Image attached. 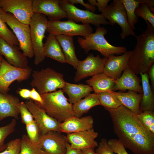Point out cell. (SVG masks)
I'll use <instances>...</instances> for the list:
<instances>
[{
    "label": "cell",
    "instance_id": "obj_1",
    "mask_svg": "<svg viewBox=\"0 0 154 154\" xmlns=\"http://www.w3.org/2000/svg\"><path fill=\"white\" fill-rule=\"evenodd\" d=\"M104 108L110 115L115 134L125 148L134 154H154V134L143 125L136 114L122 105Z\"/></svg>",
    "mask_w": 154,
    "mask_h": 154
},
{
    "label": "cell",
    "instance_id": "obj_2",
    "mask_svg": "<svg viewBox=\"0 0 154 154\" xmlns=\"http://www.w3.org/2000/svg\"><path fill=\"white\" fill-rule=\"evenodd\" d=\"M146 22V29L135 37L136 44L128 62V67L136 75L148 74L154 64V27Z\"/></svg>",
    "mask_w": 154,
    "mask_h": 154
},
{
    "label": "cell",
    "instance_id": "obj_3",
    "mask_svg": "<svg viewBox=\"0 0 154 154\" xmlns=\"http://www.w3.org/2000/svg\"><path fill=\"white\" fill-rule=\"evenodd\" d=\"M62 90L41 95L43 100L41 104L34 102L43 109L50 116L60 123L74 116L72 104L68 101Z\"/></svg>",
    "mask_w": 154,
    "mask_h": 154
},
{
    "label": "cell",
    "instance_id": "obj_4",
    "mask_svg": "<svg viewBox=\"0 0 154 154\" xmlns=\"http://www.w3.org/2000/svg\"><path fill=\"white\" fill-rule=\"evenodd\" d=\"M107 33L105 28L99 26L97 27L95 33L87 37H78V42L86 54L90 50H96L108 58L111 55H121L126 52L127 50L125 47L113 45L107 41L104 36Z\"/></svg>",
    "mask_w": 154,
    "mask_h": 154
},
{
    "label": "cell",
    "instance_id": "obj_5",
    "mask_svg": "<svg viewBox=\"0 0 154 154\" xmlns=\"http://www.w3.org/2000/svg\"><path fill=\"white\" fill-rule=\"evenodd\" d=\"M31 74L30 85L40 95L62 89L66 82L62 74L50 68L34 70Z\"/></svg>",
    "mask_w": 154,
    "mask_h": 154
},
{
    "label": "cell",
    "instance_id": "obj_6",
    "mask_svg": "<svg viewBox=\"0 0 154 154\" xmlns=\"http://www.w3.org/2000/svg\"><path fill=\"white\" fill-rule=\"evenodd\" d=\"M1 15L3 20L12 30L19 43V48L23 54L30 58L34 56L32 44L29 25L23 23L11 13L6 12L0 7Z\"/></svg>",
    "mask_w": 154,
    "mask_h": 154
},
{
    "label": "cell",
    "instance_id": "obj_7",
    "mask_svg": "<svg viewBox=\"0 0 154 154\" xmlns=\"http://www.w3.org/2000/svg\"><path fill=\"white\" fill-rule=\"evenodd\" d=\"M48 20L45 15L34 13L29 26L31 39L34 53V64L38 65L45 59L43 40L47 27Z\"/></svg>",
    "mask_w": 154,
    "mask_h": 154
},
{
    "label": "cell",
    "instance_id": "obj_8",
    "mask_svg": "<svg viewBox=\"0 0 154 154\" xmlns=\"http://www.w3.org/2000/svg\"><path fill=\"white\" fill-rule=\"evenodd\" d=\"M101 14L111 25L116 23L122 29L120 37L122 39L130 35L136 36L135 32L128 23L126 11L120 0H113Z\"/></svg>",
    "mask_w": 154,
    "mask_h": 154
},
{
    "label": "cell",
    "instance_id": "obj_9",
    "mask_svg": "<svg viewBox=\"0 0 154 154\" xmlns=\"http://www.w3.org/2000/svg\"><path fill=\"white\" fill-rule=\"evenodd\" d=\"M60 4L66 12L67 18L75 22H81L84 24H91L97 27L101 25L110 24L101 14H97L88 10L79 9L68 0H60Z\"/></svg>",
    "mask_w": 154,
    "mask_h": 154
},
{
    "label": "cell",
    "instance_id": "obj_10",
    "mask_svg": "<svg viewBox=\"0 0 154 154\" xmlns=\"http://www.w3.org/2000/svg\"><path fill=\"white\" fill-rule=\"evenodd\" d=\"M46 31L56 36L63 35L85 37L92 33L93 29L89 24H78L71 20L64 21L48 20Z\"/></svg>",
    "mask_w": 154,
    "mask_h": 154
},
{
    "label": "cell",
    "instance_id": "obj_11",
    "mask_svg": "<svg viewBox=\"0 0 154 154\" xmlns=\"http://www.w3.org/2000/svg\"><path fill=\"white\" fill-rule=\"evenodd\" d=\"M32 69L29 67L21 68L9 64L3 58L0 67V93L7 94L11 83L17 81L20 82L28 79L32 74Z\"/></svg>",
    "mask_w": 154,
    "mask_h": 154
},
{
    "label": "cell",
    "instance_id": "obj_12",
    "mask_svg": "<svg viewBox=\"0 0 154 154\" xmlns=\"http://www.w3.org/2000/svg\"><path fill=\"white\" fill-rule=\"evenodd\" d=\"M25 103L38 127L40 135L51 131L61 133L59 125L61 123L49 116L33 100L28 99Z\"/></svg>",
    "mask_w": 154,
    "mask_h": 154
},
{
    "label": "cell",
    "instance_id": "obj_13",
    "mask_svg": "<svg viewBox=\"0 0 154 154\" xmlns=\"http://www.w3.org/2000/svg\"><path fill=\"white\" fill-rule=\"evenodd\" d=\"M33 3V0H0V7L21 22L29 25L34 13Z\"/></svg>",
    "mask_w": 154,
    "mask_h": 154
},
{
    "label": "cell",
    "instance_id": "obj_14",
    "mask_svg": "<svg viewBox=\"0 0 154 154\" xmlns=\"http://www.w3.org/2000/svg\"><path fill=\"white\" fill-rule=\"evenodd\" d=\"M108 59L102 58L99 55L95 56L90 54L83 60H80L76 68L74 80L76 82L89 76H93L103 73L104 67Z\"/></svg>",
    "mask_w": 154,
    "mask_h": 154
},
{
    "label": "cell",
    "instance_id": "obj_15",
    "mask_svg": "<svg viewBox=\"0 0 154 154\" xmlns=\"http://www.w3.org/2000/svg\"><path fill=\"white\" fill-rule=\"evenodd\" d=\"M68 142L61 133L51 131L40 135L39 145L46 154H64Z\"/></svg>",
    "mask_w": 154,
    "mask_h": 154
},
{
    "label": "cell",
    "instance_id": "obj_16",
    "mask_svg": "<svg viewBox=\"0 0 154 154\" xmlns=\"http://www.w3.org/2000/svg\"><path fill=\"white\" fill-rule=\"evenodd\" d=\"M33 9L34 13L44 15L49 20H60L67 18L59 0H33Z\"/></svg>",
    "mask_w": 154,
    "mask_h": 154
},
{
    "label": "cell",
    "instance_id": "obj_17",
    "mask_svg": "<svg viewBox=\"0 0 154 154\" xmlns=\"http://www.w3.org/2000/svg\"><path fill=\"white\" fill-rule=\"evenodd\" d=\"M98 133L93 128L78 132L67 134L66 137L68 142L73 148L82 150L89 148L94 149L98 146L95 141Z\"/></svg>",
    "mask_w": 154,
    "mask_h": 154
},
{
    "label": "cell",
    "instance_id": "obj_18",
    "mask_svg": "<svg viewBox=\"0 0 154 154\" xmlns=\"http://www.w3.org/2000/svg\"><path fill=\"white\" fill-rule=\"evenodd\" d=\"M0 54L11 65L21 68L28 67L27 57L19 50L17 46L12 45L0 37Z\"/></svg>",
    "mask_w": 154,
    "mask_h": 154
},
{
    "label": "cell",
    "instance_id": "obj_19",
    "mask_svg": "<svg viewBox=\"0 0 154 154\" xmlns=\"http://www.w3.org/2000/svg\"><path fill=\"white\" fill-rule=\"evenodd\" d=\"M131 52V50L127 51L118 56H110L105 65L103 73L115 80L118 78L127 67Z\"/></svg>",
    "mask_w": 154,
    "mask_h": 154
},
{
    "label": "cell",
    "instance_id": "obj_20",
    "mask_svg": "<svg viewBox=\"0 0 154 154\" xmlns=\"http://www.w3.org/2000/svg\"><path fill=\"white\" fill-rule=\"evenodd\" d=\"M94 119L91 116L78 117H70L59 125L61 132L68 133L87 130L93 128Z\"/></svg>",
    "mask_w": 154,
    "mask_h": 154
},
{
    "label": "cell",
    "instance_id": "obj_21",
    "mask_svg": "<svg viewBox=\"0 0 154 154\" xmlns=\"http://www.w3.org/2000/svg\"><path fill=\"white\" fill-rule=\"evenodd\" d=\"M141 79L127 67L124 70L121 76L116 80L113 91L126 90L143 93Z\"/></svg>",
    "mask_w": 154,
    "mask_h": 154
},
{
    "label": "cell",
    "instance_id": "obj_22",
    "mask_svg": "<svg viewBox=\"0 0 154 154\" xmlns=\"http://www.w3.org/2000/svg\"><path fill=\"white\" fill-rule=\"evenodd\" d=\"M19 99L13 95L0 93V121L8 117L19 119Z\"/></svg>",
    "mask_w": 154,
    "mask_h": 154
},
{
    "label": "cell",
    "instance_id": "obj_23",
    "mask_svg": "<svg viewBox=\"0 0 154 154\" xmlns=\"http://www.w3.org/2000/svg\"><path fill=\"white\" fill-rule=\"evenodd\" d=\"M116 96L121 105L125 107L136 114L140 112V105L142 99L143 94H140L133 91L128 90L126 92H108Z\"/></svg>",
    "mask_w": 154,
    "mask_h": 154
},
{
    "label": "cell",
    "instance_id": "obj_24",
    "mask_svg": "<svg viewBox=\"0 0 154 154\" xmlns=\"http://www.w3.org/2000/svg\"><path fill=\"white\" fill-rule=\"evenodd\" d=\"M62 90L68 96L70 103L73 104L93 91L92 88L88 84H74L66 82Z\"/></svg>",
    "mask_w": 154,
    "mask_h": 154
},
{
    "label": "cell",
    "instance_id": "obj_25",
    "mask_svg": "<svg viewBox=\"0 0 154 154\" xmlns=\"http://www.w3.org/2000/svg\"><path fill=\"white\" fill-rule=\"evenodd\" d=\"M56 37L62 48L66 63L70 64L76 69L80 60L76 54L72 37L60 35Z\"/></svg>",
    "mask_w": 154,
    "mask_h": 154
},
{
    "label": "cell",
    "instance_id": "obj_26",
    "mask_svg": "<svg viewBox=\"0 0 154 154\" xmlns=\"http://www.w3.org/2000/svg\"><path fill=\"white\" fill-rule=\"evenodd\" d=\"M116 80L103 72L93 76L86 81L92 87L95 93L113 91Z\"/></svg>",
    "mask_w": 154,
    "mask_h": 154
},
{
    "label": "cell",
    "instance_id": "obj_27",
    "mask_svg": "<svg viewBox=\"0 0 154 154\" xmlns=\"http://www.w3.org/2000/svg\"><path fill=\"white\" fill-rule=\"evenodd\" d=\"M45 57L50 58L61 63H66L60 45L55 35L49 34L43 44Z\"/></svg>",
    "mask_w": 154,
    "mask_h": 154
},
{
    "label": "cell",
    "instance_id": "obj_28",
    "mask_svg": "<svg viewBox=\"0 0 154 154\" xmlns=\"http://www.w3.org/2000/svg\"><path fill=\"white\" fill-rule=\"evenodd\" d=\"M142 82L143 96L140 105V112L154 111V93L150 85L149 78L147 74H140Z\"/></svg>",
    "mask_w": 154,
    "mask_h": 154
},
{
    "label": "cell",
    "instance_id": "obj_29",
    "mask_svg": "<svg viewBox=\"0 0 154 154\" xmlns=\"http://www.w3.org/2000/svg\"><path fill=\"white\" fill-rule=\"evenodd\" d=\"M99 105L100 104L97 94L90 93L84 99L72 104L74 116L78 117H82L91 108Z\"/></svg>",
    "mask_w": 154,
    "mask_h": 154
},
{
    "label": "cell",
    "instance_id": "obj_30",
    "mask_svg": "<svg viewBox=\"0 0 154 154\" xmlns=\"http://www.w3.org/2000/svg\"><path fill=\"white\" fill-rule=\"evenodd\" d=\"M125 8L128 23L133 31L135 25L138 22L139 17L136 16L135 11L136 8L142 3L141 0H120Z\"/></svg>",
    "mask_w": 154,
    "mask_h": 154
},
{
    "label": "cell",
    "instance_id": "obj_31",
    "mask_svg": "<svg viewBox=\"0 0 154 154\" xmlns=\"http://www.w3.org/2000/svg\"><path fill=\"white\" fill-rule=\"evenodd\" d=\"M21 139L19 154H46L41 147L33 144L27 135L24 134Z\"/></svg>",
    "mask_w": 154,
    "mask_h": 154
},
{
    "label": "cell",
    "instance_id": "obj_32",
    "mask_svg": "<svg viewBox=\"0 0 154 154\" xmlns=\"http://www.w3.org/2000/svg\"><path fill=\"white\" fill-rule=\"evenodd\" d=\"M97 94L100 105L104 108L116 109L121 105L117 98L109 92H103Z\"/></svg>",
    "mask_w": 154,
    "mask_h": 154
},
{
    "label": "cell",
    "instance_id": "obj_33",
    "mask_svg": "<svg viewBox=\"0 0 154 154\" xmlns=\"http://www.w3.org/2000/svg\"><path fill=\"white\" fill-rule=\"evenodd\" d=\"M0 37L11 45L19 46V43L16 37L13 32L7 27L1 15L0 12Z\"/></svg>",
    "mask_w": 154,
    "mask_h": 154
},
{
    "label": "cell",
    "instance_id": "obj_34",
    "mask_svg": "<svg viewBox=\"0 0 154 154\" xmlns=\"http://www.w3.org/2000/svg\"><path fill=\"white\" fill-rule=\"evenodd\" d=\"M137 118L143 125L154 134V112L151 111L140 112L136 114Z\"/></svg>",
    "mask_w": 154,
    "mask_h": 154
},
{
    "label": "cell",
    "instance_id": "obj_35",
    "mask_svg": "<svg viewBox=\"0 0 154 154\" xmlns=\"http://www.w3.org/2000/svg\"><path fill=\"white\" fill-rule=\"evenodd\" d=\"M17 123L16 119L13 118L8 124L0 127V152L6 148L7 145L4 143L5 140L15 131Z\"/></svg>",
    "mask_w": 154,
    "mask_h": 154
},
{
    "label": "cell",
    "instance_id": "obj_36",
    "mask_svg": "<svg viewBox=\"0 0 154 154\" xmlns=\"http://www.w3.org/2000/svg\"><path fill=\"white\" fill-rule=\"evenodd\" d=\"M142 3L137 7L135 13L138 17L143 18L145 22H148L154 27V14L152 12L147 5L145 3L143 0Z\"/></svg>",
    "mask_w": 154,
    "mask_h": 154
},
{
    "label": "cell",
    "instance_id": "obj_37",
    "mask_svg": "<svg viewBox=\"0 0 154 154\" xmlns=\"http://www.w3.org/2000/svg\"><path fill=\"white\" fill-rule=\"evenodd\" d=\"M25 125L27 136L30 141L34 145L40 146V135L38 127L35 120Z\"/></svg>",
    "mask_w": 154,
    "mask_h": 154
},
{
    "label": "cell",
    "instance_id": "obj_38",
    "mask_svg": "<svg viewBox=\"0 0 154 154\" xmlns=\"http://www.w3.org/2000/svg\"><path fill=\"white\" fill-rule=\"evenodd\" d=\"M18 108L22 123L26 125L34 120L32 114L28 109L25 102H21Z\"/></svg>",
    "mask_w": 154,
    "mask_h": 154
},
{
    "label": "cell",
    "instance_id": "obj_39",
    "mask_svg": "<svg viewBox=\"0 0 154 154\" xmlns=\"http://www.w3.org/2000/svg\"><path fill=\"white\" fill-rule=\"evenodd\" d=\"M21 145V139L16 138L10 141L7 143L6 148L0 152V154H19Z\"/></svg>",
    "mask_w": 154,
    "mask_h": 154
},
{
    "label": "cell",
    "instance_id": "obj_40",
    "mask_svg": "<svg viewBox=\"0 0 154 154\" xmlns=\"http://www.w3.org/2000/svg\"><path fill=\"white\" fill-rule=\"evenodd\" d=\"M108 142L114 153L117 154H129L124 146L118 139H112L108 140Z\"/></svg>",
    "mask_w": 154,
    "mask_h": 154
},
{
    "label": "cell",
    "instance_id": "obj_41",
    "mask_svg": "<svg viewBox=\"0 0 154 154\" xmlns=\"http://www.w3.org/2000/svg\"><path fill=\"white\" fill-rule=\"evenodd\" d=\"M95 151L97 154H115L106 138L101 139Z\"/></svg>",
    "mask_w": 154,
    "mask_h": 154
},
{
    "label": "cell",
    "instance_id": "obj_42",
    "mask_svg": "<svg viewBox=\"0 0 154 154\" xmlns=\"http://www.w3.org/2000/svg\"><path fill=\"white\" fill-rule=\"evenodd\" d=\"M109 0H89L88 3L93 6L97 7L101 12L108 6Z\"/></svg>",
    "mask_w": 154,
    "mask_h": 154
},
{
    "label": "cell",
    "instance_id": "obj_43",
    "mask_svg": "<svg viewBox=\"0 0 154 154\" xmlns=\"http://www.w3.org/2000/svg\"><path fill=\"white\" fill-rule=\"evenodd\" d=\"M30 99L38 104H41L42 103L43 100L40 94L34 88L30 90Z\"/></svg>",
    "mask_w": 154,
    "mask_h": 154
},
{
    "label": "cell",
    "instance_id": "obj_44",
    "mask_svg": "<svg viewBox=\"0 0 154 154\" xmlns=\"http://www.w3.org/2000/svg\"><path fill=\"white\" fill-rule=\"evenodd\" d=\"M68 1L73 4H80L85 7L87 10L93 13H94L97 9L96 7L92 6L88 3H85L82 0H68Z\"/></svg>",
    "mask_w": 154,
    "mask_h": 154
},
{
    "label": "cell",
    "instance_id": "obj_45",
    "mask_svg": "<svg viewBox=\"0 0 154 154\" xmlns=\"http://www.w3.org/2000/svg\"><path fill=\"white\" fill-rule=\"evenodd\" d=\"M64 154H82V151L72 147L68 142L66 145V151Z\"/></svg>",
    "mask_w": 154,
    "mask_h": 154
},
{
    "label": "cell",
    "instance_id": "obj_46",
    "mask_svg": "<svg viewBox=\"0 0 154 154\" xmlns=\"http://www.w3.org/2000/svg\"><path fill=\"white\" fill-rule=\"evenodd\" d=\"M19 95L22 98L25 99L30 98V90L27 89H20L18 92Z\"/></svg>",
    "mask_w": 154,
    "mask_h": 154
},
{
    "label": "cell",
    "instance_id": "obj_47",
    "mask_svg": "<svg viewBox=\"0 0 154 154\" xmlns=\"http://www.w3.org/2000/svg\"><path fill=\"white\" fill-rule=\"evenodd\" d=\"M151 81V87L152 90L154 91V64L150 68L148 74Z\"/></svg>",
    "mask_w": 154,
    "mask_h": 154
},
{
    "label": "cell",
    "instance_id": "obj_48",
    "mask_svg": "<svg viewBox=\"0 0 154 154\" xmlns=\"http://www.w3.org/2000/svg\"><path fill=\"white\" fill-rule=\"evenodd\" d=\"M82 151V154H97L94 151V149L89 148Z\"/></svg>",
    "mask_w": 154,
    "mask_h": 154
},
{
    "label": "cell",
    "instance_id": "obj_49",
    "mask_svg": "<svg viewBox=\"0 0 154 154\" xmlns=\"http://www.w3.org/2000/svg\"><path fill=\"white\" fill-rule=\"evenodd\" d=\"M3 58L2 56V55L0 54V67L1 66V62L3 59Z\"/></svg>",
    "mask_w": 154,
    "mask_h": 154
}]
</instances>
